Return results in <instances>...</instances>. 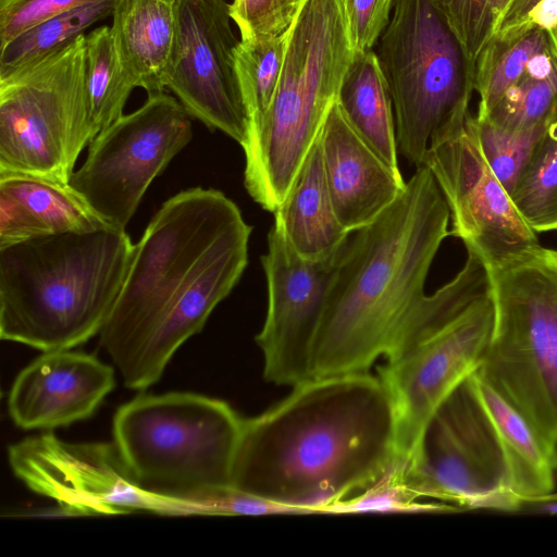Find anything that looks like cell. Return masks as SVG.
<instances>
[{
    "label": "cell",
    "instance_id": "cell-1",
    "mask_svg": "<svg viewBox=\"0 0 557 557\" xmlns=\"http://www.w3.org/2000/svg\"><path fill=\"white\" fill-rule=\"evenodd\" d=\"M396 461V416L380 376L315 377L243 419L231 485L298 513H323L375 484Z\"/></svg>",
    "mask_w": 557,
    "mask_h": 557
},
{
    "label": "cell",
    "instance_id": "cell-2",
    "mask_svg": "<svg viewBox=\"0 0 557 557\" xmlns=\"http://www.w3.org/2000/svg\"><path fill=\"white\" fill-rule=\"evenodd\" d=\"M447 202L422 165L395 202L351 232L339 257L314 342L311 379L369 373L425 296L433 259L450 235Z\"/></svg>",
    "mask_w": 557,
    "mask_h": 557
},
{
    "label": "cell",
    "instance_id": "cell-3",
    "mask_svg": "<svg viewBox=\"0 0 557 557\" xmlns=\"http://www.w3.org/2000/svg\"><path fill=\"white\" fill-rule=\"evenodd\" d=\"M135 244L113 226L30 238L0 248V336L41 351L99 335Z\"/></svg>",
    "mask_w": 557,
    "mask_h": 557
},
{
    "label": "cell",
    "instance_id": "cell-4",
    "mask_svg": "<svg viewBox=\"0 0 557 557\" xmlns=\"http://www.w3.org/2000/svg\"><path fill=\"white\" fill-rule=\"evenodd\" d=\"M462 269L425 295L379 368L396 416L397 461L404 468L438 406L480 367L494 320L487 264L467 250Z\"/></svg>",
    "mask_w": 557,
    "mask_h": 557
},
{
    "label": "cell",
    "instance_id": "cell-5",
    "mask_svg": "<svg viewBox=\"0 0 557 557\" xmlns=\"http://www.w3.org/2000/svg\"><path fill=\"white\" fill-rule=\"evenodd\" d=\"M354 57L343 0H307L288 29L272 102L242 147L245 187L264 210L285 199Z\"/></svg>",
    "mask_w": 557,
    "mask_h": 557
},
{
    "label": "cell",
    "instance_id": "cell-6",
    "mask_svg": "<svg viewBox=\"0 0 557 557\" xmlns=\"http://www.w3.org/2000/svg\"><path fill=\"white\" fill-rule=\"evenodd\" d=\"M243 219L221 190L194 187L162 203L135 244L124 284L99 333L129 386L140 358L170 311L196 286Z\"/></svg>",
    "mask_w": 557,
    "mask_h": 557
},
{
    "label": "cell",
    "instance_id": "cell-7",
    "mask_svg": "<svg viewBox=\"0 0 557 557\" xmlns=\"http://www.w3.org/2000/svg\"><path fill=\"white\" fill-rule=\"evenodd\" d=\"M494 320L475 373L553 451L557 443V251L541 245L487 267Z\"/></svg>",
    "mask_w": 557,
    "mask_h": 557
},
{
    "label": "cell",
    "instance_id": "cell-8",
    "mask_svg": "<svg viewBox=\"0 0 557 557\" xmlns=\"http://www.w3.org/2000/svg\"><path fill=\"white\" fill-rule=\"evenodd\" d=\"M243 419L226 401L141 393L113 417V437L139 485L161 495L232 486Z\"/></svg>",
    "mask_w": 557,
    "mask_h": 557
},
{
    "label": "cell",
    "instance_id": "cell-9",
    "mask_svg": "<svg viewBox=\"0 0 557 557\" xmlns=\"http://www.w3.org/2000/svg\"><path fill=\"white\" fill-rule=\"evenodd\" d=\"M376 46L393 101L398 152L417 169L433 135L469 109L474 63L432 0H395Z\"/></svg>",
    "mask_w": 557,
    "mask_h": 557
},
{
    "label": "cell",
    "instance_id": "cell-10",
    "mask_svg": "<svg viewBox=\"0 0 557 557\" xmlns=\"http://www.w3.org/2000/svg\"><path fill=\"white\" fill-rule=\"evenodd\" d=\"M86 35L0 78V173L69 183L98 134L86 91Z\"/></svg>",
    "mask_w": 557,
    "mask_h": 557
},
{
    "label": "cell",
    "instance_id": "cell-11",
    "mask_svg": "<svg viewBox=\"0 0 557 557\" xmlns=\"http://www.w3.org/2000/svg\"><path fill=\"white\" fill-rule=\"evenodd\" d=\"M469 377L431 416L412 457L400 469V480L417 500L520 511L522 504L508 485L495 432Z\"/></svg>",
    "mask_w": 557,
    "mask_h": 557
},
{
    "label": "cell",
    "instance_id": "cell-12",
    "mask_svg": "<svg viewBox=\"0 0 557 557\" xmlns=\"http://www.w3.org/2000/svg\"><path fill=\"white\" fill-rule=\"evenodd\" d=\"M191 138L181 102L164 91L151 94L96 135L69 184L108 224L125 230L151 182Z\"/></svg>",
    "mask_w": 557,
    "mask_h": 557
},
{
    "label": "cell",
    "instance_id": "cell-13",
    "mask_svg": "<svg viewBox=\"0 0 557 557\" xmlns=\"http://www.w3.org/2000/svg\"><path fill=\"white\" fill-rule=\"evenodd\" d=\"M449 209L450 235L487 267L540 245L490 168L470 110L456 114L432 137L423 158Z\"/></svg>",
    "mask_w": 557,
    "mask_h": 557
},
{
    "label": "cell",
    "instance_id": "cell-14",
    "mask_svg": "<svg viewBox=\"0 0 557 557\" xmlns=\"http://www.w3.org/2000/svg\"><path fill=\"white\" fill-rule=\"evenodd\" d=\"M8 458L14 475L61 513L160 512V496L139 485L114 442L71 443L45 433L11 445Z\"/></svg>",
    "mask_w": 557,
    "mask_h": 557
},
{
    "label": "cell",
    "instance_id": "cell-15",
    "mask_svg": "<svg viewBox=\"0 0 557 557\" xmlns=\"http://www.w3.org/2000/svg\"><path fill=\"white\" fill-rule=\"evenodd\" d=\"M231 20L225 0H178L165 88L190 116L243 147L249 121L235 64L239 41Z\"/></svg>",
    "mask_w": 557,
    "mask_h": 557
},
{
    "label": "cell",
    "instance_id": "cell-16",
    "mask_svg": "<svg viewBox=\"0 0 557 557\" xmlns=\"http://www.w3.org/2000/svg\"><path fill=\"white\" fill-rule=\"evenodd\" d=\"M344 246L332 257L310 260L293 248L278 225L270 228L268 251L261 256L268 310L256 336L268 382L296 386L311 379L314 342Z\"/></svg>",
    "mask_w": 557,
    "mask_h": 557
},
{
    "label": "cell",
    "instance_id": "cell-17",
    "mask_svg": "<svg viewBox=\"0 0 557 557\" xmlns=\"http://www.w3.org/2000/svg\"><path fill=\"white\" fill-rule=\"evenodd\" d=\"M114 386V369L92 355L44 351L15 377L8 411L26 431L66 426L92 416Z\"/></svg>",
    "mask_w": 557,
    "mask_h": 557
},
{
    "label": "cell",
    "instance_id": "cell-18",
    "mask_svg": "<svg viewBox=\"0 0 557 557\" xmlns=\"http://www.w3.org/2000/svg\"><path fill=\"white\" fill-rule=\"evenodd\" d=\"M320 139L335 213L348 232H355L391 207L406 181L356 133L337 101L327 113Z\"/></svg>",
    "mask_w": 557,
    "mask_h": 557
},
{
    "label": "cell",
    "instance_id": "cell-19",
    "mask_svg": "<svg viewBox=\"0 0 557 557\" xmlns=\"http://www.w3.org/2000/svg\"><path fill=\"white\" fill-rule=\"evenodd\" d=\"M178 0H115L111 32L121 62L148 95L165 89Z\"/></svg>",
    "mask_w": 557,
    "mask_h": 557
},
{
    "label": "cell",
    "instance_id": "cell-20",
    "mask_svg": "<svg viewBox=\"0 0 557 557\" xmlns=\"http://www.w3.org/2000/svg\"><path fill=\"white\" fill-rule=\"evenodd\" d=\"M274 223L306 259L332 257L347 242L350 232L339 222L327 188L320 134L274 212Z\"/></svg>",
    "mask_w": 557,
    "mask_h": 557
},
{
    "label": "cell",
    "instance_id": "cell-21",
    "mask_svg": "<svg viewBox=\"0 0 557 557\" xmlns=\"http://www.w3.org/2000/svg\"><path fill=\"white\" fill-rule=\"evenodd\" d=\"M469 379L495 432L511 492L521 504L552 494L556 470L550 448L524 417L475 372Z\"/></svg>",
    "mask_w": 557,
    "mask_h": 557
},
{
    "label": "cell",
    "instance_id": "cell-22",
    "mask_svg": "<svg viewBox=\"0 0 557 557\" xmlns=\"http://www.w3.org/2000/svg\"><path fill=\"white\" fill-rule=\"evenodd\" d=\"M336 101L356 133L399 171L393 101L374 50L355 52Z\"/></svg>",
    "mask_w": 557,
    "mask_h": 557
},
{
    "label": "cell",
    "instance_id": "cell-23",
    "mask_svg": "<svg viewBox=\"0 0 557 557\" xmlns=\"http://www.w3.org/2000/svg\"><path fill=\"white\" fill-rule=\"evenodd\" d=\"M555 33L524 22L494 35L474 63V91L480 96L476 117H485L493 110Z\"/></svg>",
    "mask_w": 557,
    "mask_h": 557
},
{
    "label": "cell",
    "instance_id": "cell-24",
    "mask_svg": "<svg viewBox=\"0 0 557 557\" xmlns=\"http://www.w3.org/2000/svg\"><path fill=\"white\" fill-rule=\"evenodd\" d=\"M0 190L14 197L42 235L111 226L70 186L44 177L0 173Z\"/></svg>",
    "mask_w": 557,
    "mask_h": 557
},
{
    "label": "cell",
    "instance_id": "cell-25",
    "mask_svg": "<svg viewBox=\"0 0 557 557\" xmlns=\"http://www.w3.org/2000/svg\"><path fill=\"white\" fill-rule=\"evenodd\" d=\"M557 111V30L550 44L528 63L520 78L485 116L507 129L546 123Z\"/></svg>",
    "mask_w": 557,
    "mask_h": 557
},
{
    "label": "cell",
    "instance_id": "cell-26",
    "mask_svg": "<svg viewBox=\"0 0 557 557\" xmlns=\"http://www.w3.org/2000/svg\"><path fill=\"white\" fill-rule=\"evenodd\" d=\"M85 81L91 121L99 133L123 115L136 88L121 62L109 26L86 35Z\"/></svg>",
    "mask_w": 557,
    "mask_h": 557
},
{
    "label": "cell",
    "instance_id": "cell-27",
    "mask_svg": "<svg viewBox=\"0 0 557 557\" xmlns=\"http://www.w3.org/2000/svg\"><path fill=\"white\" fill-rule=\"evenodd\" d=\"M510 197L536 234L557 231V111L548 120Z\"/></svg>",
    "mask_w": 557,
    "mask_h": 557
},
{
    "label": "cell",
    "instance_id": "cell-28",
    "mask_svg": "<svg viewBox=\"0 0 557 557\" xmlns=\"http://www.w3.org/2000/svg\"><path fill=\"white\" fill-rule=\"evenodd\" d=\"M115 0H100L54 15L24 30L0 47V78L55 51L113 12Z\"/></svg>",
    "mask_w": 557,
    "mask_h": 557
},
{
    "label": "cell",
    "instance_id": "cell-29",
    "mask_svg": "<svg viewBox=\"0 0 557 557\" xmlns=\"http://www.w3.org/2000/svg\"><path fill=\"white\" fill-rule=\"evenodd\" d=\"M288 30L278 36L240 39L235 51L238 82L249 127L257 125L276 91L287 47Z\"/></svg>",
    "mask_w": 557,
    "mask_h": 557
},
{
    "label": "cell",
    "instance_id": "cell-30",
    "mask_svg": "<svg viewBox=\"0 0 557 557\" xmlns=\"http://www.w3.org/2000/svg\"><path fill=\"white\" fill-rule=\"evenodd\" d=\"M547 122L525 129H507L493 124L487 119L473 116L474 131L481 150L490 168L509 195L534 151Z\"/></svg>",
    "mask_w": 557,
    "mask_h": 557
},
{
    "label": "cell",
    "instance_id": "cell-31",
    "mask_svg": "<svg viewBox=\"0 0 557 557\" xmlns=\"http://www.w3.org/2000/svg\"><path fill=\"white\" fill-rule=\"evenodd\" d=\"M273 513L298 512L293 508L252 496L233 486L182 495H161V515L258 516Z\"/></svg>",
    "mask_w": 557,
    "mask_h": 557
},
{
    "label": "cell",
    "instance_id": "cell-32",
    "mask_svg": "<svg viewBox=\"0 0 557 557\" xmlns=\"http://www.w3.org/2000/svg\"><path fill=\"white\" fill-rule=\"evenodd\" d=\"M509 1L432 0L473 63L496 34Z\"/></svg>",
    "mask_w": 557,
    "mask_h": 557
},
{
    "label": "cell",
    "instance_id": "cell-33",
    "mask_svg": "<svg viewBox=\"0 0 557 557\" xmlns=\"http://www.w3.org/2000/svg\"><path fill=\"white\" fill-rule=\"evenodd\" d=\"M454 511L455 506L421 503L414 499L400 480L395 467L364 491L327 506L323 513Z\"/></svg>",
    "mask_w": 557,
    "mask_h": 557
},
{
    "label": "cell",
    "instance_id": "cell-34",
    "mask_svg": "<svg viewBox=\"0 0 557 557\" xmlns=\"http://www.w3.org/2000/svg\"><path fill=\"white\" fill-rule=\"evenodd\" d=\"M307 0H233L230 14L240 39L286 33Z\"/></svg>",
    "mask_w": 557,
    "mask_h": 557
},
{
    "label": "cell",
    "instance_id": "cell-35",
    "mask_svg": "<svg viewBox=\"0 0 557 557\" xmlns=\"http://www.w3.org/2000/svg\"><path fill=\"white\" fill-rule=\"evenodd\" d=\"M100 0H0V47L54 15Z\"/></svg>",
    "mask_w": 557,
    "mask_h": 557
},
{
    "label": "cell",
    "instance_id": "cell-36",
    "mask_svg": "<svg viewBox=\"0 0 557 557\" xmlns=\"http://www.w3.org/2000/svg\"><path fill=\"white\" fill-rule=\"evenodd\" d=\"M395 0H343L355 52L373 50L386 29Z\"/></svg>",
    "mask_w": 557,
    "mask_h": 557
},
{
    "label": "cell",
    "instance_id": "cell-37",
    "mask_svg": "<svg viewBox=\"0 0 557 557\" xmlns=\"http://www.w3.org/2000/svg\"><path fill=\"white\" fill-rule=\"evenodd\" d=\"M42 236L25 208L11 195L0 190V248Z\"/></svg>",
    "mask_w": 557,
    "mask_h": 557
},
{
    "label": "cell",
    "instance_id": "cell-38",
    "mask_svg": "<svg viewBox=\"0 0 557 557\" xmlns=\"http://www.w3.org/2000/svg\"><path fill=\"white\" fill-rule=\"evenodd\" d=\"M540 1L542 0H510L500 17L496 33L523 24Z\"/></svg>",
    "mask_w": 557,
    "mask_h": 557
},
{
    "label": "cell",
    "instance_id": "cell-39",
    "mask_svg": "<svg viewBox=\"0 0 557 557\" xmlns=\"http://www.w3.org/2000/svg\"><path fill=\"white\" fill-rule=\"evenodd\" d=\"M525 22L546 30H557V0H542L529 13Z\"/></svg>",
    "mask_w": 557,
    "mask_h": 557
},
{
    "label": "cell",
    "instance_id": "cell-40",
    "mask_svg": "<svg viewBox=\"0 0 557 557\" xmlns=\"http://www.w3.org/2000/svg\"><path fill=\"white\" fill-rule=\"evenodd\" d=\"M522 510L557 515V494L553 492L541 499L523 503Z\"/></svg>",
    "mask_w": 557,
    "mask_h": 557
},
{
    "label": "cell",
    "instance_id": "cell-41",
    "mask_svg": "<svg viewBox=\"0 0 557 557\" xmlns=\"http://www.w3.org/2000/svg\"><path fill=\"white\" fill-rule=\"evenodd\" d=\"M553 459H554V465H555V470H556V475H557V443L554 445V448H553Z\"/></svg>",
    "mask_w": 557,
    "mask_h": 557
}]
</instances>
